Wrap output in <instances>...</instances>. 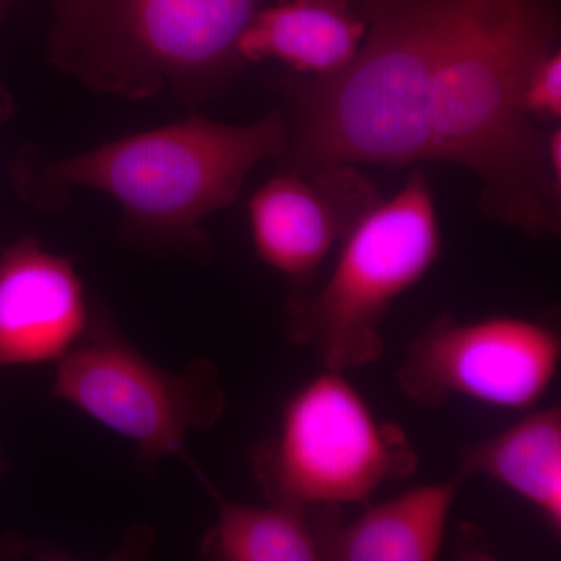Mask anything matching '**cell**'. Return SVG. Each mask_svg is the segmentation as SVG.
Listing matches in <instances>:
<instances>
[{"instance_id": "cell-1", "label": "cell", "mask_w": 561, "mask_h": 561, "mask_svg": "<svg viewBox=\"0 0 561 561\" xmlns=\"http://www.w3.org/2000/svg\"><path fill=\"white\" fill-rule=\"evenodd\" d=\"M560 38L559 0H449L424 95L431 160L470 169L483 216L530 238L559 234L561 180L524 94Z\"/></svg>"}, {"instance_id": "cell-2", "label": "cell", "mask_w": 561, "mask_h": 561, "mask_svg": "<svg viewBox=\"0 0 561 561\" xmlns=\"http://www.w3.org/2000/svg\"><path fill=\"white\" fill-rule=\"evenodd\" d=\"M287 140L280 110L249 125L195 114L62 160L22 153L14 187L22 201L43 210L61 209L72 186L91 187L119 203L136 238L202 247V221L234 205L247 175L262 161L283 158Z\"/></svg>"}, {"instance_id": "cell-3", "label": "cell", "mask_w": 561, "mask_h": 561, "mask_svg": "<svg viewBox=\"0 0 561 561\" xmlns=\"http://www.w3.org/2000/svg\"><path fill=\"white\" fill-rule=\"evenodd\" d=\"M264 0H57L50 61L92 91L194 105L247 68L238 46Z\"/></svg>"}, {"instance_id": "cell-4", "label": "cell", "mask_w": 561, "mask_h": 561, "mask_svg": "<svg viewBox=\"0 0 561 561\" xmlns=\"http://www.w3.org/2000/svg\"><path fill=\"white\" fill-rule=\"evenodd\" d=\"M440 254L434 195L426 173L415 169L398 194L379 198L354 224L327 280L290 295L287 339L312 350L330 370L375 364L386 350L382 327L390 309Z\"/></svg>"}, {"instance_id": "cell-5", "label": "cell", "mask_w": 561, "mask_h": 561, "mask_svg": "<svg viewBox=\"0 0 561 561\" xmlns=\"http://www.w3.org/2000/svg\"><path fill=\"white\" fill-rule=\"evenodd\" d=\"M420 457L408 432L379 420L343 371L324 368L284 404L278 431L257 443L251 471L267 501L368 504L412 478Z\"/></svg>"}, {"instance_id": "cell-6", "label": "cell", "mask_w": 561, "mask_h": 561, "mask_svg": "<svg viewBox=\"0 0 561 561\" xmlns=\"http://www.w3.org/2000/svg\"><path fill=\"white\" fill-rule=\"evenodd\" d=\"M51 397L135 443L150 467L172 456L186 459L187 435L216 426L227 408L213 362L164 370L102 319L92 320L83 341L58 362Z\"/></svg>"}, {"instance_id": "cell-7", "label": "cell", "mask_w": 561, "mask_h": 561, "mask_svg": "<svg viewBox=\"0 0 561 561\" xmlns=\"http://www.w3.org/2000/svg\"><path fill=\"white\" fill-rule=\"evenodd\" d=\"M560 362V331L548 321L442 316L409 342L397 382L427 408L465 398L502 411H531L551 389Z\"/></svg>"}, {"instance_id": "cell-8", "label": "cell", "mask_w": 561, "mask_h": 561, "mask_svg": "<svg viewBox=\"0 0 561 561\" xmlns=\"http://www.w3.org/2000/svg\"><path fill=\"white\" fill-rule=\"evenodd\" d=\"M379 198L354 165L287 169L250 198L254 250L273 271L305 283Z\"/></svg>"}, {"instance_id": "cell-9", "label": "cell", "mask_w": 561, "mask_h": 561, "mask_svg": "<svg viewBox=\"0 0 561 561\" xmlns=\"http://www.w3.org/2000/svg\"><path fill=\"white\" fill-rule=\"evenodd\" d=\"M92 323L87 289L69 257L35 238L0 256V368L60 362Z\"/></svg>"}, {"instance_id": "cell-10", "label": "cell", "mask_w": 561, "mask_h": 561, "mask_svg": "<svg viewBox=\"0 0 561 561\" xmlns=\"http://www.w3.org/2000/svg\"><path fill=\"white\" fill-rule=\"evenodd\" d=\"M367 24L351 0H279L239 39L243 65L279 60L298 76H334L356 57Z\"/></svg>"}, {"instance_id": "cell-11", "label": "cell", "mask_w": 561, "mask_h": 561, "mask_svg": "<svg viewBox=\"0 0 561 561\" xmlns=\"http://www.w3.org/2000/svg\"><path fill=\"white\" fill-rule=\"evenodd\" d=\"M219 507L216 526L202 541V556L219 561H331L342 508L298 502L267 505L225 500L197 471Z\"/></svg>"}, {"instance_id": "cell-12", "label": "cell", "mask_w": 561, "mask_h": 561, "mask_svg": "<svg viewBox=\"0 0 561 561\" xmlns=\"http://www.w3.org/2000/svg\"><path fill=\"white\" fill-rule=\"evenodd\" d=\"M461 481L483 476L522 497L561 534V408L531 409L507 430L463 453Z\"/></svg>"}, {"instance_id": "cell-13", "label": "cell", "mask_w": 561, "mask_h": 561, "mask_svg": "<svg viewBox=\"0 0 561 561\" xmlns=\"http://www.w3.org/2000/svg\"><path fill=\"white\" fill-rule=\"evenodd\" d=\"M461 479L413 486L379 504H365L353 523L343 522L331 561H434L445 545L449 515Z\"/></svg>"}, {"instance_id": "cell-14", "label": "cell", "mask_w": 561, "mask_h": 561, "mask_svg": "<svg viewBox=\"0 0 561 561\" xmlns=\"http://www.w3.org/2000/svg\"><path fill=\"white\" fill-rule=\"evenodd\" d=\"M527 113L534 119L559 121L561 116V54L556 47L531 70L524 94Z\"/></svg>"}, {"instance_id": "cell-15", "label": "cell", "mask_w": 561, "mask_h": 561, "mask_svg": "<svg viewBox=\"0 0 561 561\" xmlns=\"http://www.w3.org/2000/svg\"><path fill=\"white\" fill-rule=\"evenodd\" d=\"M13 113V101L5 88L0 84V124Z\"/></svg>"}, {"instance_id": "cell-16", "label": "cell", "mask_w": 561, "mask_h": 561, "mask_svg": "<svg viewBox=\"0 0 561 561\" xmlns=\"http://www.w3.org/2000/svg\"><path fill=\"white\" fill-rule=\"evenodd\" d=\"M14 0H0V18H2V14L5 13L7 9L13 3Z\"/></svg>"}, {"instance_id": "cell-17", "label": "cell", "mask_w": 561, "mask_h": 561, "mask_svg": "<svg viewBox=\"0 0 561 561\" xmlns=\"http://www.w3.org/2000/svg\"><path fill=\"white\" fill-rule=\"evenodd\" d=\"M2 468H3V461H2V456H0V472H2Z\"/></svg>"}]
</instances>
